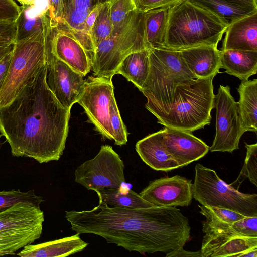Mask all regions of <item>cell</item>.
<instances>
[{
    "instance_id": "cell-1",
    "label": "cell",
    "mask_w": 257,
    "mask_h": 257,
    "mask_svg": "<svg viewBox=\"0 0 257 257\" xmlns=\"http://www.w3.org/2000/svg\"><path fill=\"white\" fill-rule=\"evenodd\" d=\"M65 213L77 233L97 235L141 254H166L183 248L190 239L189 220L176 207H110L99 202L90 210Z\"/></svg>"
},
{
    "instance_id": "cell-2",
    "label": "cell",
    "mask_w": 257,
    "mask_h": 257,
    "mask_svg": "<svg viewBox=\"0 0 257 257\" xmlns=\"http://www.w3.org/2000/svg\"><path fill=\"white\" fill-rule=\"evenodd\" d=\"M45 63L8 104L0 107V132L15 157L39 163L58 160L65 146L70 110L48 87Z\"/></svg>"
},
{
    "instance_id": "cell-3",
    "label": "cell",
    "mask_w": 257,
    "mask_h": 257,
    "mask_svg": "<svg viewBox=\"0 0 257 257\" xmlns=\"http://www.w3.org/2000/svg\"><path fill=\"white\" fill-rule=\"evenodd\" d=\"M228 24L226 19L183 0L169 8L165 37L160 48L180 51L202 45L217 47Z\"/></svg>"
},
{
    "instance_id": "cell-4",
    "label": "cell",
    "mask_w": 257,
    "mask_h": 257,
    "mask_svg": "<svg viewBox=\"0 0 257 257\" xmlns=\"http://www.w3.org/2000/svg\"><path fill=\"white\" fill-rule=\"evenodd\" d=\"M148 49L150 70L140 91L147 99L145 107L159 121L170 110L178 84L195 78L183 61L179 51L162 48Z\"/></svg>"
},
{
    "instance_id": "cell-5",
    "label": "cell",
    "mask_w": 257,
    "mask_h": 257,
    "mask_svg": "<svg viewBox=\"0 0 257 257\" xmlns=\"http://www.w3.org/2000/svg\"><path fill=\"white\" fill-rule=\"evenodd\" d=\"M214 77L192 78L179 84L170 110L158 123L191 133L209 125L211 112L215 107Z\"/></svg>"
},
{
    "instance_id": "cell-6",
    "label": "cell",
    "mask_w": 257,
    "mask_h": 257,
    "mask_svg": "<svg viewBox=\"0 0 257 257\" xmlns=\"http://www.w3.org/2000/svg\"><path fill=\"white\" fill-rule=\"evenodd\" d=\"M112 78L88 77L77 103L97 131L121 146L127 142L128 133L116 104Z\"/></svg>"
},
{
    "instance_id": "cell-7",
    "label": "cell",
    "mask_w": 257,
    "mask_h": 257,
    "mask_svg": "<svg viewBox=\"0 0 257 257\" xmlns=\"http://www.w3.org/2000/svg\"><path fill=\"white\" fill-rule=\"evenodd\" d=\"M147 48L144 13L137 10L125 18L120 27L95 47L91 69L95 76L112 77L122 61L130 54Z\"/></svg>"
},
{
    "instance_id": "cell-8",
    "label": "cell",
    "mask_w": 257,
    "mask_h": 257,
    "mask_svg": "<svg viewBox=\"0 0 257 257\" xmlns=\"http://www.w3.org/2000/svg\"><path fill=\"white\" fill-rule=\"evenodd\" d=\"M193 197L206 207H218L245 216H257V194L238 191L226 184L216 172L200 164L195 167Z\"/></svg>"
},
{
    "instance_id": "cell-9",
    "label": "cell",
    "mask_w": 257,
    "mask_h": 257,
    "mask_svg": "<svg viewBox=\"0 0 257 257\" xmlns=\"http://www.w3.org/2000/svg\"><path fill=\"white\" fill-rule=\"evenodd\" d=\"M46 60L43 30L28 38L14 42L7 75L0 90V107L15 97Z\"/></svg>"
},
{
    "instance_id": "cell-10",
    "label": "cell",
    "mask_w": 257,
    "mask_h": 257,
    "mask_svg": "<svg viewBox=\"0 0 257 257\" xmlns=\"http://www.w3.org/2000/svg\"><path fill=\"white\" fill-rule=\"evenodd\" d=\"M44 214L40 206L18 203L0 211V250L9 253L32 244L42 234Z\"/></svg>"
},
{
    "instance_id": "cell-11",
    "label": "cell",
    "mask_w": 257,
    "mask_h": 257,
    "mask_svg": "<svg viewBox=\"0 0 257 257\" xmlns=\"http://www.w3.org/2000/svg\"><path fill=\"white\" fill-rule=\"evenodd\" d=\"M124 169L123 161L112 147L102 145L94 158L76 169L74 180L88 190L119 188L125 181Z\"/></svg>"
},
{
    "instance_id": "cell-12",
    "label": "cell",
    "mask_w": 257,
    "mask_h": 257,
    "mask_svg": "<svg viewBox=\"0 0 257 257\" xmlns=\"http://www.w3.org/2000/svg\"><path fill=\"white\" fill-rule=\"evenodd\" d=\"M216 134L209 150L233 152L239 149V143L245 132L239 112L237 102L230 93L228 85H220L215 96Z\"/></svg>"
},
{
    "instance_id": "cell-13",
    "label": "cell",
    "mask_w": 257,
    "mask_h": 257,
    "mask_svg": "<svg viewBox=\"0 0 257 257\" xmlns=\"http://www.w3.org/2000/svg\"><path fill=\"white\" fill-rule=\"evenodd\" d=\"M44 40L46 48V83L62 106L71 110L73 105L77 102L85 80L81 74L55 57L51 52L45 37Z\"/></svg>"
},
{
    "instance_id": "cell-14",
    "label": "cell",
    "mask_w": 257,
    "mask_h": 257,
    "mask_svg": "<svg viewBox=\"0 0 257 257\" xmlns=\"http://www.w3.org/2000/svg\"><path fill=\"white\" fill-rule=\"evenodd\" d=\"M192 186L191 180L177 175L150 182L139 194L157 207L188 206L193 198Z\"/></svg>"
},
{
    "instance_id": "cell-15",
    "label": "cell",
    "mask_w": 257,
    "mask_h": 257,
    "mask_svg": "<svg viewBox=\"0 0 257 257\" xmlns=\"http://www.w3.org/2000/svg\"><path fill=\"white\" fill-rule=\"evenodd\" d=\"M164 144L180 168L203 157L209 147L192 133L170 128H163Z\"/></svg>"
},
{
    "instance_id": "cell-16",
    "label": "cell",
    "mask_w": 257,
    "mask_h": 257,
    "mask_svg": "<svg viewBox=\"0 0 257 257\" xmlns=\"http://www.w3.org/2000/svg\"><path fill=\"white\" fill-rule=\"evenodd\" d=\"M204 233L200 250L201 257L236 256L247 249L257 247V237L214 231Z\"/></svg>"
},
{
    "instance_id": "cell-17",
    "label": "cell",
    "mask_w": 257,
    "mask_h": 257,
    "mask_svg": "<svg viewBox=\"0 0 257 257\" xmlns=\"http://www.w3.org/2000/svg\"><path fill=\"white\" fill-rule=\"evenodd\" d=\"M106 1L63 0L64 17L62 21L82 45L91 62L95 52V46L93 42L85 34V21L88 14L93 8Z\"/></svg>"
},
{
    "instance_id": "cell-18",
    "label": "cell",
    "mask_w": 257,
    "mask_h": 257,
    "mask_svg": "<svg viewBox=\"0 0 257 257\" xmlns=\"http://www.w3.org/2000/svg\"><path fill=\"white\" fill-rule=\"evenodd\" d=\"M187 67L195 78L216 76L221 68V51L212 45H202L179 51Z\"/></svg>"
},
{
    "instance_id": "cell-19",
    "label": "cell",
    "mask_w": 257,
    "mask_h": 257,
    "mask_svg": "<svg viewBox=\"0 0 257 257\" xmlns=\"http://www.w3.org/2000/svg\"><path fill=\"white\" fill-rule=\"evenodd\" d=\"M221 51H257V12L230 22Z\"/></svg>"
},
{
    "instance_id": "cell-20",
    "label": "cell",
    "mask_w": 257,
    "mask_h": 257,
    "mask_svg": "<svg viewBox=\"0 0 257 257\" xmlns=\"http://www.w3.org/2000/svg\"><path fill=\"white\" fill-rule=\"evenodd\" d=\"M136 150L147 165L157 171H169L180 168L163 142V129L139 140Z\"/></svg>"
},
{
    "instance_id": "cell-21",
    "label": "cell",
    "mask_w": 257,
    "mask_h": 257,
    "mask_svg": "<svg viewBox=\"0 0 257 257\" xmlns=\"http://www.w3.org/2000/svg\"><path fill=\"white\" fill-rule=\"evenodd\" d=\"M88 244L76 233L59 239L27 245L17 255L21 257H64L81 251Z\"/></svg>"
},
{
    "instance_id": "cell-22",
    "label": "cell",
    "mask_w": 257,
    "mask_h": 257,
    "mask_svg": "<svg viewBox=\"0 0 257 257\" xmlns=\"http://www.w3.org/2000/svg\"><path fill=\"white\" fill-rule=\"evenodd\" d=\"M221 68L241 81H247L250 76L256 74L257 51H221Z\"/></svg>"
},
{
    "instance_id": "cell-23",
    "label": "cell",
    "mask_w": 257,
    "mask_h": 257,
    "mask_svg": "<svg viewBox=\"0 0 257 257\" xmlns=\"http://www.w3.org/2000/svg\"><path fill=\"white\" fill-rule=\"evenodd\" d=\"M237 102L245 132L257 131V79L241 81L237 88Z\"/></svg>"
},
{
    "instance_id": "cell-24",
    "label": "cell",
    "mask_w": 257,
    "mask_h": 257,
    "mask_svg": "<svg viewBox=\"0 0 257 257\" xmlns=\"http://www.w3.org/2000/svg\"><path fill=\"white\" fill-rule=\"evenodd\" d=\"M149 70V52L145 49L128 55L118 66L115 74L122 75L140 90L148 77Z\"/></svg>"
},
{
    "instance_id": "cell-25",
    "label": "cell",
    "mask_w": 257,
    "mask_h": 257,
    "mask_svg": "<svg viewBox=\"0 0 257 257\" xmlns=\"http://www.w3.org/2000/svg\"><path fill=\"white\" fill-rule=\"evenodd\" d=\"M169 8H160L144 13V37L147 49L160 48L166 34Z\"/></svg>"
},
{
    "instance_id": "cell-26",
    "label": "cell",
    "mask_w": 257,
    "mask_h": 257,
    "mask_svg": "<svg viewBox=\"0 0 257 257\" xmlns=\"http://www.w3.org/2000/svg\"><path fill=\"white\" fill-rule=\"evenodd\" d=\"M95 191L98 196L99 202L110 207L140 208L154 206L132 190L123 192L120 188H104Z\"/></svg>"
},
{
    "instance_id": "cell-27",
    "label": "cell",
    "mask_w": 257,
    "mask_h": 257,
    "mask_svg": "<svg viewBox=\"0 0 257 257\" xmlns=\"http://www.w3.org/2000/svg\"><path fill=\"white\" fill-rule=\"evenodd\" d=\"M45 8L39 11L37 9V4L21 7L20 14L15 21V42L28 38L43 31V14Z\"/></svg>"
},
{
    "instance_id": "cell-28",
    "label": "cell",
    "mask_w": 257,
    "mask_h": 257,
    "mask_svg": "<svg viewBox=\"0 0 257 257\" xmlns=\"http://www.w3.org/2000/svg\"><path fill=\"white\" fill-rule=\"evenodd\" d=\"M202 225L204 233L214 231L235 235L257 237V216H246L232 223L207 217Z\"/></svg>"
},
{
    "instance_id": "cell-29",
    "label": "cell",
    "mask_w": 257,
    "mask_h": 257,
    "mask_svg": "<svg viewBox=\"0 0 257 257\" xmlns=\"http://www.w3.org/2000/svg\"><path fill=\"white\" fill-rule=\"evenodd\" d=\"M204 9L226 19L229 23L257 12V9L228 0H188Z\"/></svg>"
},
{
    "instance_id": "cell-30",
    "label": "cell",
    "mask_w": 257,
    "mask_h": 257,
    "mask_svg": "<svg viewBox=\"0 0 257 257\" xmlns=\"http://www.w3.org/2000/svg\"><path fill=\"white\" fill-rule=\"evenodd\" d=\"M113 31L110 3L108 1H106L102 5L91 32L95 49L99 43L109 38L112 34Z\"/></svg>"
},
{
    "instance_id": "cell-31",
    "label": "cell",
    "mask_w": 257,
    "mask_h": 257,
    "mask_svg": "<svg viewBox=\"0 0 257 257\" xmlns=\"http://www.w3.org/2000/svg\"><path fill=\"white\" fill-rule=\"evenodd\" d=\"M43 201L42 197L36 195L33 189L26 192L20 189L0 191V211L18 203L40 206Z\"/></svg>"
},
{
    "instance_id": "cell-32",
    "label": "cell",
    "mask_w": 257,
    "mask_h": 257,
    "mask_svg": "<svg viewBox=\"0 0 257 257\" xmlns=\"http://www.w3.org/2000/svg\"><path fill=\"white\" fill-rule=\"evenodd\" d=\"M246 155L244 165L237 179L230 186L238 190L241 183L246 178L257 186V144H248L245 143Z\"/></svg>"
},
{
    "instance_id": "cell-33",
    "label": "cell",
    "mask_w": 257,
    "mask_h": 257,
    "mask_svg": "<svg viewBox=\"0 0 257 257\" xmlns=\"http://www.w3.org/2000/svg\"><path fill=\"white\" fill-rule=\"evenodd\" d=\"M107 1L110 3L113 33L120 27L127 16L136 10V7L134 0Z\"/></svg>"
},
{
    "instance_id": "cell-34",
    "label": "cell",
    "mask_w": 257,
    "mask_h": 257,
    "mask_svg": "<svg viewBox=\"0 0 257 257\" xmlns=\"http://www.w3.org/2000/svg\"><path fill=\"white\" fill-rule=\"evenodd\" d=\"M200 213L206 218H211L221 222L232 223L244 218L245 216L233 210L218 207L198 206Z\"/></svg>"
},
{
    "instance_id": "cell-35",
    "label": "cell",
    "mask_w": 257,
    "mask_h": 257,
    "mask_svg": "<svg viewBox=\"0 0 257 257\" xmlns=\"http://www.w3.org/2000/svg\"><path fill=\"white\" fill-rule=\"evenodd\" d=\"M16 33L15 21H0V47H7L13 44Z\"/></svg>"
},
{
    "instance_id": "cell-36",
    "label": "cell",
    "mask_w": 257,
    "mask_h": 257,
    "mask_svg": "<svg viewBox=\"0 0 257 257\" xmlns=\"http://www.w3.org/2000/svg\"><path fill=\"white\" fill-rule=\"evenodd\" d=\"M136 10L144 13L150 10L160 8H170L183 0H134Z\"/></svg>"
},
{
    "instance_id": "cell-37",
    "label": "cell",
    "mask_w": 257,
    "mask_h": 257,
    "mask_svg": "<svg viewBox=\"0 0 257 257\" xmlns=\"http://www.w3.org/2000/svg\"><path fill=\"white\" fill-rule=\"evenodd\" d=\"M21 11L13 0H0V21H15Z\"/></svg>"
},
{
    "instance_id": "cell-38",
    "label": "cell",
    "mask_w": 257,
    "mask_h": 257,
    "mask_svg": "<svg viewBox=\"0 0 257 257\" xmlns=\"http://www.w3.org/2000/svg\"><path fill=\"white\" fill-rule=\"evenodd\" d=\"M47 8L50 16L57 22L62 21L64 17L63 0H47Z\"/></svg>"
},
{
    "instance_id": "cell-39",
    "label": "cell",
    "mask_w": 257,
    "mask_h": 257,
    "mask_svg": "<svg viewBox=\"0 0 257 257\" xmlns=\"http://www.w3.org/2000/svg\"><path fill=\"white\" fill-rule=\"evenodd\" d=\"M102 3L97 5L88 14L84 24L85 32L87 37L92 42L91 32L94 23L100 12Z\"/></svg>"
},
{
    "instance_id": "cell-40",
    "label": "cell",
    "mask_w": 257,
    "mask_h": 257,
    "mask_svg": "<svg viewBox=\"0 0 257 257\" xmlns=\"http://www.w3.org/2000/svg\"><path fill=\"white\" fill-rule=\"evenodd\" d=\"M13 49L0 59V90L6 77L10 63Z\"/></svg>"
},
{
    "instance_id": "cell-41",
    "label": "cell",
    "mask_w": 257,
    "mask_h": 257,
    "mask_svg": "<svg viewBox=\"0 0 257 257\" xmlns=\"http://www.w3.org/2000/svg\"><path fill=\"white\" fill-rule=\"evenodd\" d=\"M166 257H201L200 251L196 252L188 251L183 248L172 251L166 253Z\"/></svg>"
},
{
    "instance_id": "cell-42",
    "label": "cell",
    "mask_w": 257,
    "mask_h": 257,
    "mask_svg": "<svg viewBox=\"0 0 257 257\" xmlns=\"http://www.w3.org/2000/svg\"><path fill=\"white\" fill-rule=\"evenodd\" d=\"M229 1L247 7L257 9V0H228Z\"/></svg>"
},
{
    "instance_id": "cell-43",
    "label": "cell",
    "mask_w": 257,
    "mask_h": 257,
    "mask_svg": "<svg viewBox=\"0 0 257 257\" xmlns=\"http://www.w3.org/2000/svg\"><path fill=\"white\" fill-rule=\"evenodd\" d=\"M236 256L257 257V247L247 249L237 254Z\"/></svg>"
},
{
    "instance_id": "cell-44",
    "label": "cell",
    "mask_w": 257,
    "mask_h": 257,
    "mask_svg": "<svg viewBox=\"0 0 257 257\" xmlns=\"http://www.w3.org/2000/svg\"><path fill=\"white\" fill-rule=\"evenodd\" d=\"M14 44L7 47H0V56L5 54L11 50L13 48Z\"/></svg>"
},
{
    "instance_id": "cell-45",
    "label": "cell",
    "mask_w": 257,
    "mask_h": 257,
    "mask_svg": "<svg viewBox=\"0 0 257 257\" xmlns=\"http://www.w3.org/2000/svg\"><path fill=\"white\" fill-rule=\"evenodd\" d=\"M22 5H35L37 4L38 0H17Z\"/></svg>"
},
{
    "instance_id": "cell-46",
    "label": "cell",
    "mask_w": 257,
    "mask_h": 257,
    "mask_svg": "<svg viewBox=\"0 0 257 257\" xmlns=\"http://www.w3.org/2000/svg\"><path fill=\"white\" fill-rule=\"evenodd\" d=\"M5 255H10L9 253L5 252L0 250V256H3Z\"/></svg>"
},
{
    "instance_id": "cell-47",
    "label": "cell",
    "mask_w": 257,
    "mask_h": 257,
    "mask_svg": "<svg viewBox=\"0 0 257 257\" xmlns=\"http://www.w3.org/2000/svg\"><path fill=\"white\" fill-rule=\"evenodd\" d=\"M4 55H5V54H4ZM4 55H1V56H0V59H1V58H2V57Z\"/></svg>"
},
{
    "instance_id": "cell-48",
    "label": "cell",
    "mask_w": 257,
    "mask_h": 257,
    "mask_svg": "<svg viewBox=\"0 0 257 257\" xmlns=\"http://www.w3.org/2000/svg\"><path fill=\"white\" fill-rule=\"evenodd\" d=\"M1 136H2V135H1V132H0V138H1Z\"/></svg>"
}]
</instances>
